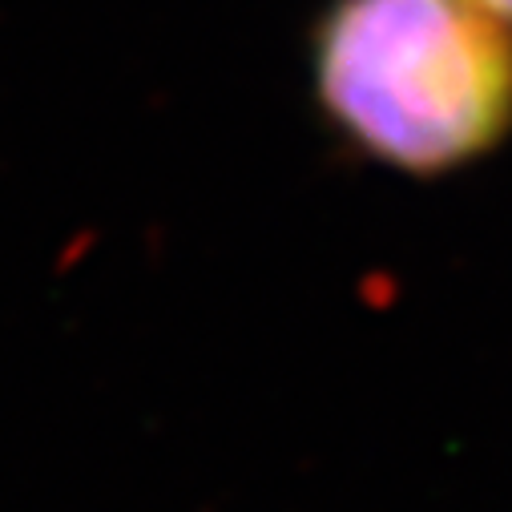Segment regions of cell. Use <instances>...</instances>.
Returning a JSON list of instances; mask_svg holds the SVG:
<instances>
[{
	"label": "cell",
	"mask_w": 512,
	"mask_h": 512,
	"mask_svg": "<svg viewBox=\"0 0 512 512\" xmlns=\"http://www.w3.org/2000/svg\"><path fill=\"white\" fill-rule=\"evenodd\" d=\"M480 0H335L315 37L319 101L379 162L436 174L512 125V37Z\"/></svg>",
	"instance_id": "cell-1"
},
{
	"label": "cell",
	"mask_w": 512,
	"mask_h": 512,
	"mask_svg": "<svg viewBox=\"0 0 512 512\" xmlns=\"http://www.w3.org/2000/svg\"><path fill=\"white\" fill-rule=\"evenodd\" d=\"M480 5H484L492 17H500V21L512 29V0H480Z\"/></svg>",
	"instance_id": "cell-2"
}]
</instances>
